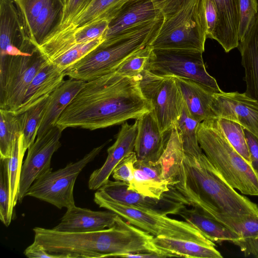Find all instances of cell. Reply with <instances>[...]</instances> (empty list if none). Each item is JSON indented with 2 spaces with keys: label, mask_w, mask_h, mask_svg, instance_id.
<instances>
[{
  "label": "cell",
  "mask_w": 258,
  "mask_h": 258,
  "mask_svg": "<svg viewBox=\"0 0 258 258\" xmlns=\"http://www.w3.org/2000/svg\"><path fill=\"white\" fill-rule=\"evenodd\" d=\"M152 109L141 91L139 76H123L114 71L86 82L55 125L95 130L137 119Z\"/></svg>",
  "instance_id": "1"
},
{
  "label": "cell",
  "mask_w": 258,
  "mask_h": 258,
  "mask_svg": "<svg viewBox=\"0 0 258 258\" xmlns=\"http://www.w3.org/2000/svg\"><path fill=\"white\" fill-rule=\"evenodd\" d=\"M199 149L183 150L184 155L173 183L163 195L192 206L206 214L258 215V205L237 192Z\"/></svg>",
  "instance_id": "2"
},
{
  "label": "cell",
  "mask_w": 258,
  "mask_h": 258,
  "mask_svg": "<svg viewBox=\"0 0 258 258\" xmlns=\"http://www.w3.org/2000/svg\"><path fill=\"white\" fill-rule=\"evenodd\" d=\"M34 241L61 258L118 257L129 253L157 252L152 234L118 215L113 226L81 233L58 231L36 227Z\"/></svg>",
  "instance_id": "3"
},
{
  "label": "cell",
  "mask_w": 258,
  "mask_h": 258,
  "mask_svg": "<svg viewBox=\"0 0 258 258\" xmlns=\"http://www.w3.org/2000/svg\"><path fill=\"white\" fill-rule=\"evenodd\" d=\"M163 19V16L132 29L111 41L103 42L66 70V76L88 82L115 71L129 56L150 45Z\"/></svg>",
  "instance_id": "4"
},
{
  "label": "cell",
  "mask_w": 258,
  "mask_h": 258,
  "mask_svg": "<svg viewBox=\"0 0 258 258\" xmlns=\"http://www.w3.org/2000/svg\"><path fill=\"white\" fill-rule=\"evenodd\" d=\"M198 138L210 162L232 187L242 194L258 197V176L229 143L213 118L200 123Z\"/></svg>",
  "instance_id": "5"
},
{
  "label": "cell",
  "mask_w": 258,
  "mask_h": 258,
  "mask_svg": "<svg viewBox=\"0 0 258 258\" xmlns=\"http://www.w3.org/2000/svg\"><path fill=\"white\" fill-rule=\"evenodd\" d=\"M94 201L100 208L113 212L130 224L155 235L195 241L216 246L198 229L186 221L171 219L166 214L118 203L99 190Z\"/></svg>",
  "instance_id": "6"
},
{
  "label": "cell",
  "mask_w": 258,
  "mask_h": 258,
  "mask_svg": "<svg viewBox=\"0 0 258 258\" xmlns=\"http://www.w3.org/2000/svg\"><path fill=\"white\" fill-rule=\"evenodd\" d=\"M207 39L205 0H190L172 15L164 18L150 44L153 49H181L204 52Z\"/></svg>",
  "instance_id": "7"
},
{
  "label": "cell",
  "mask_w": 258,
  "mask_h": 258,
  "mask_svg": "<svg viewBox=\"0 0 258 258\" xmlns=\"http://www.w3.org/2000/svg\"><path fill=\"white\" fill-rule=\"evenodd\" d=\"M47 62L37 47L23 55L0 59V109H18L32 80Z\"/></svg>",
  "instance_id": "8"
},
{
  "label": "cell",
  "mask_w": 258,
  "mask_h": 258,
  "mask_svg": "<svg viewBox=\"0 0 258 258\" xmlns=\"http://www.w3.org/2000/svg\"><path fill=\"white\" fill-rule=\"evenodd\" d=\"M139 85L162 133L176 127L184 105L183 99L175 77L164 76L144 70L139 75Z\"/></svg>",
  "instance_id": "9"
},
{
  "label": "cell",
  "mask_w": 258,
  "mask_h": 258,
  "mask_svg": "<svg viewBox=\"0 0 258 258\" xmlns=\"http://www.w3.org/2000/svg\"><path fill=\"white\" fill-rule=\"evenodd\" d=\"M109 142L93 148L80 160L71 162L63 168L51 171L40 176L30 186L26 196L32 197L50 203L59 209L75 206L73 192L77 177Z\"/></svg>",
  "instance_id": "10"
},
{
  "label": "cell",
  "mask_w": 258,
  "mask_h": 258,
  "mask_svg": "<svg viewBox=\"0 0 258 258\" xmlns=\"http://www.w3.org/2000/svg\"><path fill=\"white\" fill-rule=\"evenodd\" d=\"M203 53L191 49L152 48L145 70L191 80L220 92L217 82L206 70Z\"/></svg>",
  "instance_id": "11"
},
{
  "label": "cell",
  "mask_w": 258,
  "mask_h": 258,
  "mask_svg": "<svg viewBox=\"0 0 258 258\" xmlns=\"http://www.w3.org/2000/svg\"><path fill=\"white\" fill-rule=\"evenodd\" d=\"M62 130L57 125L49 130L28 148L26 158L22 164L18 191V201L21 203L33 182L52 171L51 159L61 146L60 139Z\"/></svg>",
  "instance_id": "12"
},
{
  "label": "cell",
  "mask_w": 258,
  "mask_h": 258,
  "mask_svg": "<svg viewBox=\"0 0 258 258\" xmlns=\"http://www.w3.org/2000/svg\"><path fill=\"white\" fill-rule=\"evenodd\" d=\"M0 22V59L26 54L36 47L25 31L14 0H1Z\"/></svg>",
  "instance_id": "13"
},
{
  "label": "cell",
  "mask_w": 258,
  "mask_h": 258,
  "mask_svg": "<svg viewBox=\"0 0 258 258\" xmlns=\"http://www.w3.org/2000/svg\"><path fill=\"white\" fill-rule=\"evenodd\" d=\"M212 109L215 117L238 123L258 138V101L245 93L216 92L213 97Z\"/></svg>",
  "instance_id": "14"
},
{
  "label": "cell",
  "mask_w": 258,
  "mask_h": 258,
  "mask_svg": "<svg viewBox=\"0 0 258 258\" xmlns=\"http://www.w3.org/2000/svg\"><path fill=\"white\" fill-rule=\"evenodd\" d=\"M163 16L153 0H129L109 22L103 37L107 42L132 29Z\"/></svg>",
  "instance_id": "15"
},
{
  "label": "cell",
  "mask_w": 258,
  "mask_h": 258,
  "mask_svg": "<svg viewBox=\"0 0 258 258\" xmlns=\"http://www.w3.org/2000/svg\"><path fill=\"white\" fill-rule=\"evenodd\" d=\"M129 183L108 180L100 190L113 200L122 204L144 209L162 214H175L184 205L163 197L158 200L144 196L128 188Z\"/></svg>",
  "instance_id": "16"
},
{
  "label": "cell",
  "mask_w": 258,
  "mask_h": 258,
  "mask_svg": "<svg viewBox=\"0 0 258 258\" xmlns=\"http://www.w3.org/2000/svg\"><path fill=\"white\" fill-rule=\"evenodd\" d=\"M138 121L133 124L124 123L114 143L107 149V157L99 169L94 170L88 180V187L98 190L108 180L113 170L126 156L134 151L137 135Z\"/></svg>",
  "instance_id": "17"
},
{
  "label": "cell",
  "mask_w": 258,
  "mask_h": 258,
  "mask_svg": "<svg viewBox=\"0 0 258 258\" xmlns=\"http://www.w3.org/2000/svg\"><path fill=\"white\" fill-rule=\"evenodd\" d=\"M136 120L138 130L134 151L137 159L155 162L164 152L168 138L165 139V134L161 132L152 110Z\"/></svg>",
  "instance_id": "18"
},
{
  "label": "cell",
  "mask_w": 258,
  "mask_h": 258,
  "mask_svg": "<svg viewBox=\"0 0 258 258\" xmlns=\"http://www.w3.org/2000/svg\"><path fill=\"white\" fill-rule=\"evenodd\" d=\"M117 216L110 210L94 211L75 205L67 209L60 223L53 229L72 233L98 231L113 226Z\"/></svg>",
  "instance_id": "19"
},
{
  "label": "cell",
  "mask_w": 258,
  "mask_h": 258,
  "mask_svg": "<svg viewBox=\"0 0 258 258\" xmlns=\"http://www.w3.org/2000/svg\"><path fill=\"white\" fill-rule=\"evenodd\" d=\"M240 236L232 242L245 256H258V215L229 214L212 211L207 214Z\"/></svg>",
  "instance_id": "20"
},
{
  "label": "cell",
  "mask_w": 258,
  "mask_h": 258,
  "mask_svg": "<svg viewBox=\"0 0 258 258\" xmlns=\"http://www.w3.org/2000/svg\"><path fill=\"white\" fill-rule=\"evenodd\" d=\"M65 77L64 71L47 62L35 76L26 91L22 104L14 111L21 114L50 95L62 83Z\"/></svg>",
  "instance_id": "21"
},
{
  "label": "cell",
  "mask_w": 258,
  "mask_h": 258,
  "mask_svg": "<svg viewBox=\"0 0 258 258\" xmlns=\"http://www.w3.org/2000/svg\"><path fill=\"white\" fill-rule=\"evenodd\" d=\"M218 14L215 40L226 52L237 48L240 23L239 0H213Z\"/></svg>",
  "instance_id": "22"
},
{
  "label": "cell",
  "mask_w": 258,
  "mask_h": 258,
  "mask_svg": "<svg viewBox=\"0 0 258 258\" xmlns=\"http://www.w3.org/2000/svg\"><path fill=\"white\" fill-rule=\"evenodd\" d=\"M237 48L244 69V93L258 101V14Z\"/></svg>",
  "instance_id": "23"
},
{
  "label": "cell",
  "mask_w": 258,
  "mask_h": 258,
  "mask_svg": "<svg viewBox=\"0 0 258 258\" xmlns=\"http://www.w3.org/2000/svg\"><path fill=\"white\" fill-rule=\"evenodd\" d=\"M175 79L191 116L201 122L214 118L212 103L215 93L220 92L191 80L178 77Z\"/></svg>",
  "instance_id": "24"
},
{
  "label": "cell",
  "mask_w": 258,
  "mask_h": 258,
  "mask_svg": "<svg viewBox=\"0 0 258 258\" xmlns=\"http://www.w3.org/2000/svg\"><path fill=\"white\" fill-rule=\"evenodd\" d=\"M128 188L158 200L169 190L168 183L163 178L158 163L138 159L134 164V178L129 183Z\"/></svg>",
  "instance_id": "25"
},
{
  "label": "cell",
  "mask_w": 258,
  "mask_h": 258,
  "mask_svg": "<svg viewBox=\"0 0 258 258\" xmlns=\"http://www.w3.org/2000/svg\"><path fill=\"white\" fill-rule=\"evenodd\" d=\"M86 82L70 78L62 83L49 96L40 123L37 137H40L54 126L61 114Z\"/></svg>",
  "instance_id": "26"
},
{
  "label": "cell",
  "mask_w": 258,
  "mask_h": 258,
  "mask_svg": "<svg viewBox=\"0 0 258 258\" xmlns=\"http://www.w3.org/2000/svg\"><path fill=\"white\" fill-rule=\"evenodd\" d=\"M177 215L200 231L213 242L221 243L224 241L232 242L240 238L235 232L197 208L187 209L184 206Z\"/></svg>",
  "instance_id": "27"
},
{
  "label": "cell",
  "mask_w": 258,
  "mask_h": 258,
  "mask_svg": "<svg viewBox=\"0 0 258 258\" xmlns=\"http://www.w3.org/2000/svg\"><path fill=\"white\" fill-rule=\"evenodd\" d=\"M128 1L93 0L66 28L48 35L52 36L71 33L79 28L101 20L105 19L109 22Z\"/></svg>",
  "instance_id": "28"
},
{
  "label": "cell",
  "mask_w": 258,
  "mask_h": 258,
  "mask_svg": "<svg viewBox=\"0 0 258 258\" xmlns=\"http://www.w3.org/2000/svg\"><path fill=\"white\" fill-rule=\"evenodd\" d=\"M153 243L161 250L174 256L200 258H222L223 256L214 246L208 245L195 241L167 238L154 237Z\"/></svg>",
  "instance_id": "29"
},
{
  "label": "cell",
  "mask_w": 258,
  "mask_h": 258,
  "mask_svg": "<svg viewBox=\"0 0 258 258\" xmlns=\"http://www.w3.org/2000/svg\"><path fill=\"white\" fill-rule=\"evenodd\" d=\"M184 155L182 142L176 127L171 130L164 152L158 159L162 175L169 186L174 182Z\"/></svg>",
  "instance_id": "30"
},
{
  "label": "cell",
  "mask_w": 258,
  "mask_h": 258,
  "mask_svg": "<svg viewBox=\"0 0 258 258\" xmlns=\"http://www.w3.org/2000/svg\"><path fill=\"white\" fill-rule=\"evenodd\" d=\"M63 6L62 0H50L35 20L29 37L36 46L57 24Z\"/></svg>",
  "instance_id": "31"
},
{
  "label": "cell",
  "mask_w": 258,
  "mask_h": 258,
  "mask_svg": "<svg viewBox=\"0 0 258 258\" xmlns=\"http://www.w3.org/2000/svg\"><path fill=\"white\" fill-rule=\"evenodd\" d=\"M22 125L21 114L0 109L1 159L10 158L15 141L22 133Z\"/></svg>",
  "instance_id": "32"
},
{
  "label": "cell",
  "mask_w": 258,
  "mask_h": 258,
  "mask_svg": "<svg viewBox=\"0 0 258 258\" xmlns=\"http://www.w3.org/2000/svg\"><path fill=\"white\" fill-rule=\"evenodd\" d=\"M49 96L21 113L23 124L22 150L24 154L35 141Z\"/></svg>",
  "instance_id": "33"
},
{
  "label": "cell",
  "mask_w": 258,
  "mask_h": 258,
  "mask_svg": "<svg viewBox=\"0 0 258 258\" xmlns=\"http://www.w3.org/2000/svg\"><path fill=\"white\" fill-rule=\"evenodd\" d=\"M22 134L18 136L14 142L12 154L8 159L10 179L9 214L13 218L14 208L18 201V191L23 159L25 154L22 150Z\"/></svg>",
  "instance_id": "34"
},
{
  "label": "cell",
  "mask_w": 258,
  "mask_h": 258,
  "mask_svg": "<svg viewBox=\"0 0 258 258\" xmlns=\"http://www.w3.org/2000/svg\"><path fill=\"white\" fill-rule=\"evenodd\" d=\"M213 119L229 143L250 164L244 129L242 125L233 121L223 118L214 117Z\"/></svg>",
  "instance_id": "35"
},
{
  "label": "cell",
  "mask_w": 258,
  "mask_h": 258,
  "mask_svg": "<svg viewBox=\"0 0 258 258\" xmlns=\"http://www.w3.org/2000/svg\"><path fill=\"white\" fill-rule=\"evenodd\" d=\"M200 123L191 116L184 102L182 112L176 126L179 133L183 149L200 147L198 138V128Z\"/></svg>",
  "instance_id": "36"
},
{
  "label": "cell",
  "mask_w": 258,
  "mask_h": 258,
  "mask_svg": "<svg viewBox=\"0 0 258 258\" xmlns=\"http://www.w3.org/2000/svg\"><path fill=\"white\" fill-rule=\"evenodd\" d=\"M152 49V47L149 45L133 54L124 60L115 71L123 76H139L145 70Z\"/></svg>",
  "instance_id": "37"
},
{
  "label": "cell",
  "mask_w": 258,
  "mask_h": 258,
  "mask_svg": "<svg viewBox=\"0 0 258 258\" xmlns=\"http://www.w3.org/2000/svg\"><path fill=\"white\" fill-rule=\"evenodd\" d=\"M8 159H1L0 161V220L8 227L12 218L9 214L10 179Z\"/></svg>",
  "instance_id": "38"
},
{
  "label": "cell",
  "mask_w": 258,
  "mask_h": 258,
  "mask_svg": "<svg viewBox=\"0 0 258 258\" xmlns=\"http://www.w3.org/2000/svg\"><path fill=\"white\" fill-rule=\"evenodd\" d=\"M49 1L14 0L28 37L35 20Z\"/></svg>",
  "instance_id": "39"
},
{
  "label": "cell",
  "mask_w": 258,
  "mask_h": 258,
  "mask_svg": "<svg viewBox=\"0 0 258 258\" xmlns=\"http://www.w3.org/2000/svg\"><path fill=\"white\" fill-rule=\"evenodd\" d=\"M93 1L68 0L63 6L57 24L49 34L58 32L66 28L79 14L88 7Z\"/></svg>",
  "instance_id": "40"
},
{
  "label": "cell",
  "mask_w": 258,
  "mask_h": 258,
  "mask_svg": "<svg viewBox=\"0 0 258 258\" xmlns=\"http://www.w3.org/2000/svg\"><path fill=\"white\" fill-rule=\"evenodd\" d=\"M240 23L238 30L239 41L248 31L258 14V0H239Z\"/></svg>",
  "instance_id": "41"
},
{
  "label": "cell",
  "mask_w": 258,
  "mask_h": 258,
  "mask_svg": "<svg viewBox=\"0 0 258 258\" xmlns=\"http://www.w3.org/2000/svg\"><path fill=\"white\" fill-rule=\"evenodd\" d=\"M137 159L135 151L126 156L113 170L112 173L113 178L115 180L130 183L134 178V164Z\"/></svg>",
  "instance_id": "42"
},
{
  "label": "cell",
  "mask_w": 258,
  "mask_h": 258,
  "mask_svg": "<svg viewBox=\"0 0 258 258\" xmlns=\"http://www.w3.org/2000/svg\"><path fill=\"white\" fill-rule=\"evenodd\" d=\"M207 38L214 39L218 26V14L213 0H205Z\"/></svg>",
  "instance_id": "43"
},
{
  "label": "cell",
  "mask_w": 258,
  "mask_h": 258,
  "mask_svg": "<svg viewBox=\"0 0 258 258\" xmlns=\"http://www.w3.org/2000/svg\"><path fill=\"white\" fill-rule=\"evenodd\" d=\"M162 13L163 17H169L190 0H153Z\"/></svg>",
  "instance_id": "44"
},
{
  "label": "cell",
  "mask_w": 258,
  "mask_h": 258,
  "mask_svg": "<svg viewBox=\"0 0 258 258\" xmlns=\"http://www.w3.org/2000/svg\"><path fill=\"white\" fill-rule=\"evenodd\" d=\"M244 133L250 155V165L258 176V138L245 129Z\"/></svg>",
  "instance_id": "45"
},
{
  "label": "cell",
  "mask_w": 258,
  "mask_h": 258,
  "mask_svg": "<svg viewBox=\"0 0 258 258\" xmlns=\"http://www.w3.org/2000/svg\"><path fill=\"white\" fill-rule=\"evenodd\" d=\"M24 254L30 258H61L58 255L48 252L41 245L34 241L25 249Z\"/></svg>",
  "instance_id": "46"
},
{
  "label": "cell",
  "mask_w": 258,
  "mask_h": 258,
  "mask_svg": "<svg viewBox=\"0 0 258 258\" xmlns=\"http://www.w3.org/2000/svg\"><path fill=\"white\" fill-rule=\"evenodd\" d=\"M123 257L129 258H152V257H166L164 255L152 252H137L129 253L125 255Z\"/></svg>",
  "instance_id": "47"
},
{
  "label": "cell",
  "mask_w": 258,
  "mask_h": 258,
  "mask_svg": "<svg viewBox=\"0 0 258 258\" xmlns=\"http://www.w3.org/2000/svg\"><path fill=\"white\" fill-rule=\"evenodd\" d=\"M68 0H62L63 5L67 2Z\"/></svg>",
  "instance_id": "48"
}]
</instances>
